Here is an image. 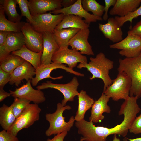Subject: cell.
Returning <instances> with one entry per match:
<instances>
[{
    "instance_id": "40",
    "label": "cell",
    "mask_w": 141,
    "mask_h": 141,
    "mask_svg": "<svg viewBox=\"0 0 141 141\" xmlns=\"http://www.w3.org/2000/svg\"><path fill=\"white\" fill-rule=\"evenodd\" d=\"M67 134V132H64L54 135L52 139L48 138L46 141H64V139Z\"/></svg>"
},
{
    "instance_id": "22",
    "label": "cell",
    "mask_w": 141,
    "mask_h": 141,
    "mask_svg": "<svg viewBox=\"0 0 141 141\" xmlns=\"http://www.w3.org/2000/svg\"><path fill=\"white\" fill-rule=\"evenodd\" d=\"M141 0H117L109 12L110 15L124 17L134 12L140 5Z\"/></svg>"
},
{
    "instance_id": "43",
    "label": "cell",
    "mask_w": 141,
    "mask_h": 141,
    "mask_svg": "<svg viewBox=\"0 0 141 141\" xmlns=\"http://www.w3.org/2000/svg\"><path fill=\"white\" fill-rule=\"evenodd\" d=\"M11 96L10 93L5 91L3 89H0V102H1L8 97Z\"/></svg>"
},
{
    "instance_id": "21",
    "label": "cell",
    "mask_w": 141,
    "mask_h": 141,
    "mask_svg": "<svg viewBox=\"0 0 141 141\" xmlns=\"http://www.w3.org/2000/svg\"><path fill=\"white\" fill-rule=\"evenodd\" d=\"M42 38L43 49L41 59V64H50L52 62L54 54L59 48L54 38L52 33H43Z\"/></svg>"
},
{
    "instance_id": "17",
    "label": "cell",
    "mask_w": 141,
    "mask_h": 141,
    "mask_svg": "<svg viewBox=\"0 0 141 141\" xmlns=\"http://www.w3.org/2000/svg\"><path fill=\"white\" fill-rule=\"evenodd\" d=\"M62 0H29L28 6L32 16L61 8Z\"/></svg>"
},
{
    "instance_id": "11",
    "label": "cell",
    "mask_w": 141,
    "mask_h": 141,
    "mask_svg": "<svg viewBox=\"0 0 141 141\" xmlns=\"http://www.w3.org/2000/svg\"><path fill=\"white\" fill-rule=\"evenodd\" d=\"M61 69L66 72L77 76L84 77V74L74 71L63 64L52 62L51 63L46 64H41L35 70V77L31 80V83L33 86H36L38 83L42 80L50 78L52 79H60L63 77L62 76L57 77H52L50 75L51 72L54 69Z\"/></svg>"
},
{
    "instance_id": "23",
    "label": "cell",
    "mask_w": 141,
    "mask_h": 141,
    "mask_svg": "<svg viewBox=\"0 0 141 141\" xmlns=\"http://www.w3.org/2000/svg\"><path fill=\"white\" fill-rule=\"evenodd\" d=\"M78 96V109L74 117L76 121H80L84 119L85 113L92 107L95 102L94 99L84 90H81Z\"/></svg>"
},
{
    "instance_id": "20",
    "label": "cell",
    "mask_w": 141,
    "mask_h": 141,
    "mask_svg": "<svg viewBox=\"0 0 141 141\" xmlns=\"http://www.w3.org/2000/svg\"><path fill=\"white\" fill-rule=\"evenodd\" d=\"M110 98L103 92L99 98L95 101L91 107V115L89 118V121L95 123L100 122L104 118L103 113H110V107L107 105Z\"/></svg>"
},
{
    "instance_id": "27",
    "label": "cell",
    "mask_w": 141,
    "mask_h": 141,
    "mask_svg": "<svg viewBox=\"0 0 141 141\" xmlns=\"http://www.w3.org/2000/svg\"><path fill=\"white\" fill-rule=\"evenodd\" d=\"M10 106L4 104L0 108V124L3 130L7 131L15 123L16 119Z\"/></svg>"
},
{
    "instance_id": "9",
    "label": "cell",
    "mask_w": 141,
    "mask_h": 141,
    "mask_svg": "<svg viewBox=\"0 0 141 141\" xmlns=\"http://www.w3.org/2000/svg\"><path fill=\"white\" fill-rule=\"evenodd\" d=\"M52 61L53 63L66 64L69 68L72 69L79 62L88 63L86 56L78 51L69 49L68 47L59 48L54 54Z\"/></svg>"
},
{
    "instance_id": "16",
    "label": "cell",
    "mask_w": 141,
    "mask_h": 141,
    "mask_svg": "<svg viewBox=\"0 0 141 141\" xmlns=\"http://www.w3.org/2000/svg\"><path fill=\"white\" fill-rule=\"evenodd\" d=\"M25 45L24 36L21 31L9 32L4 45L0 48V62L10 52L20 50Z\"/></svg>"
},
{
    "instance_id": "44",
    "label": "cell",
    "mask_w": 141,
    "mask_h": 141,
    "mask_svg": "<svg viewBox=\"0 0 141 141\" xmlns=\"http://www.w3.org/2000/svg\"><path fill=\"white\" fill-rule=\"evenodd\" d=\"M123 141H141V137L133 139L125 138L123 139Z\"/></svg>"
},
{
    "instance_id": "39",
    "label": "cell",
    "mask_w": 141,
    "mask_h": 141,
    "mask_svg": "<svg viewBox=\"0 0 141 141\" xmlns=\"http://www.w3.org/2000/svg\"><path fill=\"white\" fill-rule=\"evenodd\" d=\"M127 34H134L141 38V19L128 31Z\"/></svg>"
},
{
    "instance_id": "2",
    "label": "cell",
    "mask_w": 141,
    "mask_h": 141,
    "mask_svg": "<svg viewBox=\"0 0 141 141\" xmlns=\"http://www.w3.org/2000/svg\"><path fill=\"white\" fill-rule=\"evenodd\" d=\"M88 63H80L77 67L81 69L86 68L92 75L91 80L96 78L102 79L104 83L103 91L112 83V80L109 75V71L113 68L114 62L106 57L102 52L98 54L94 57H91Z\"/></svg>"
},
{
    "instance_id": "29",
    "label": "cell",
    "mask_w": 141,
    "mask_h": 141,
    "mask_svg": "<svg viewBox=\"0 0 141 141\" xmlns=\"http://www.w3.org/2000/svg\"><path fill=\"white\" fill-rule=\"evenodd\" d=\"M25 61L19 56L11 54L0 62V68L11 74L14 69L22 64Z\"/></svg>"
},
{
    "instance_id": "18",
    "label": "cell",
    "mask_w": 141,
    "mask_h": 141,
    "mask_svg": "<svg viewBox=\"0 0 141 141\" xmlns=\"http://www.w3.org/2000/svg\"><path fill=\"white\" fill-rule=\"evenodd\" d=\"M36 69L28 62L25 61L21 65L16 68L11 73L9 84H14L17 87L24 79L27 81L31 80L35 75Z\"/></svg>"
},
{
    "instance_id": "28",
    "label": "cell",
    "mask_w": 141,
    "mask_h": 141,
    "mask_svg": "<svg viewBox=\"0 0 141 141\" xmlns=\"http://www.w3.org/2000/svg\"><path fill=\"white\" fill-rule=\"evenodd\" d=\"M4 9L0 5V31L18 32L21 31L22 27L25 22H12L7 19Z\"/></svg>"
},
{
    "instance_id": "14",
    "label": "cell",
    "mask_w": 141,
    "mask_h": 141,
    "mask_svg": "<svg viewBox=\"0 0 141 141\" xmlns=\"http://www.w3.org/2000/svg\"><path fill=\"white\" fill-rule=\"evenodd\" d=\"M54 15L61 13L64 15L73 14L84 18L85 22L90 24L91 22H96L97 20L102 21V18L95 16L86 11L83 8L81 0H77L73 5L68 7L62 8L51 11Z\"/></svg>"
},
{
    "instance_id": "10",
    "label": "cell",
    "mask_w": 141,
    "mask_h": 141,
    "mask_svg": "<svg viewBox=\"0 0 141 141\" xmlns=\"http://www.w3.org/2000/svg\"><path fill=\"white\" fill-rule=\"evenodd\" d=\"M64 16L62 13L53 15L51 11L36 15L32 16L36 24L31 25L36 31L42 34L46 32L52 33Z\"/></svg>"
},
{
    "instance_id": "1",
    "label": "cell",
    "mask_w": 141,
    "mask_h": 141,
    "mask_svg": "<svg viewBox=\"0 0 141 141\" xmlns=\"http://www.w3.org/2000/svg\"><path fill=\"white\" fill-rule=\"evenodd\" d=\"M136 96H129L121 106L119 115L123 114L124 120L120 124L108 128L96 126L92 121H85L81 128V134L85 141H106L107 138L111 134L125 137L141 109L137 103Z\"/></svg>"
},
{
    "instance_id": "15",
    "label": "cell",
    "mask_w": 141,
    "mask_h": 141,
    "mask_svg": "<svg viewBox=\"0 0 141 141\" xmlns=\"http://www.w3.org/2000/svg\"><path fill=\"white\" fill-rule=\"evenodd\" d=\"M90 32L89 28L80 29L70 40L69 46L72 49L79 51L82 54L94 55L92 47L88 41Z\"/></svg>"
},
{
    "instance_id": "13",
    "label": "cell",
    "mask_w": 141,
    "mask_h": 141,
    "mask_svg": "<svg viewBox=\"0 0 141 141\" xmlns=\"http://www.w3.org/2000/svg\"><path fill=\"white\" fill-rule=\"evenodd\" d=\"M21 31L24 36L25 45L28 49L35 52H43L42 34L36 31L28 22H25Z\"/></svg>"
},
{
    "instance_id": "4",
    "label": "cell",
    "mask_w": 141,
    "mask_h": 141,
    "mask_svg": "<svg viewBox=\"0 0 141 141\" xmlns=\"http://www.w3.org/2000/svg\"><path fill=\"white\" fill-rule=\"evenodd\" d=\"M56 111L52 113H47L45 115L46 120L49 122V126L46 130L45 134L47 136L56 135L64 132H68L73 126L75 121L72 116L68 122L65 120L63 113L66 110L71 109L69 105L63 106L60 103L57 104Z\"/></svg>"
},
{
    "instance_id": "19",
    "label": "cell",
    "mask_w": 141,
    "mask_h": 141,
    "mask_svg": "<svg viewBox=\"0 0 141 141\" xmlns=\"http://www.w3.org/2000/svg\"><path fill=\"white\" fill-rule=\"evenodd\" d=\"M99 28L106 38L116 43L123 39V32L114 17H111L104 24H99Z\"/></svg>"
},
{
    "instance_id": "45",
    "label": "cell",
    "mask_w": 141,
    "mask_h": 141,
    "mask_svg": "<svg viewBox=\"0 0 141 141\" xmlns=\"http://www.w3.org/2000/svg\"><path fill=\"white\" fill-rule=\"evenodd\" d=\"M116 135V134L114 135L113 141H120V139L117 138Z\"/></svg>"
},
{
    "instance_id": "3",
    "label": "cell",
    "mask_w": 141,
    "mask_h": 141,
    "mask_svg": "<svg viewBox=\"0 0 141 141\" xmlns=\"http://www.w3.org/2000/svg\"><path fill=\"white\" fill-rule=\"evenodd\" d=\"M118 72H125L131 79L132 84L130 97H141V53L137 57L130 58H120L119 60Z\"/></svg>"
},
{
    "instance_id": "36",
    "label": "cell",
    "mask_w": 141,
    "mask_h": 141,
    "mask_svg": "<svg viewBox=\"0 0 141 141\" xmlns=\"http://www.w3.org/2000/svg\"><path fill=\"white\" fill-rule=\"evenodd\" d=\"M11 74L7 72L0 68V89H3L10 81Z\"/></svg>"
},
{
    "instance_id": "31",
    "label": "cell",
    "mask_w": 141,
    "mask_h": 141,
    "mask_svg": "<svg viewBox=\"0 0 141 141\" xmlns=\"http://www.w3.org/2000/svg\"><path fill=\"white\" fill-rule=\"evenodd\" d=\"M81 4L85 10L87 12H92L96 16L101 17L104 12L105 6L95 0H81Z\"/></svg>"
},
{
    "instance_id": "30",
    "label": "cell",
    "mask_w": 141,
    "mask_h": 141,
    "mask_svg": "<svg viewBox=\"0 0 141 141\" xmlns=\"http://www.w3.org/2000/svg\"><path fill=\"white\" fill-rule=\"evenodd\" d=\"M0 4L3 7L9 20L14 22L21 21L22 16L17 11L16 0H0Z\"/></svg>"
},
{
    "instance_id": "38",
    "label": "cell",
    "mask_w": 141,
    "mask_h": 141,
    "mask_svg": "<svg viewBox=\"0 0 141 141\" xmlns=\"http://www.w3.org/2000/svg\"><path fill=\"white\" fill-rule=\"evenodd\" d=\"M117 0H105V6L104 9V14L103 16V19L106 21L108 19V12L109 9L111 6H114Z\"/></svg>"
},
{
    "instance_id": "7",
    "label": "cell",
    "mask_w": 141,
    "mask_h": 141,
    "mask_svg": "<svg viewBox=\"0 0 141 141\" xmlns=\"http://www.w3.org/2000/svg\"><path fill=\"white\" fill-rule=\"evenodd\" d=\"M121 41L110 45L112 49L121 50L119 54L126 58L137 57L141 53V38L132 34H127Z\"/></svg>"
},
{
    "instance_id": "5",
    "label": "cell",
    "mask_w": 141,
    "mask_h": 141,
    "mask_svg": "<svg viewBox=\"0 0 141 141\" xmlns=\"http://www.w3.org/2000/svg\"><path fill=\"white\" fill-rule=\"evenodd\" d=\"M132 84L130 78L125 72H119L117 77L113 80L112 84L103 93L114 101L125 100L130 96Z\"/></svg>"
},
{
    "instance_id": "6",
    "label": "cell",
    "mask_w": 141,
    "mask_h": 141,
    "mask_svg": "<svg viewBox=\"0 0 141 141\" xmlns=\"http://www.w3.org/2000/svg\"><path fill=\"white\" fill-rule=\"evenodd\" d=\"M41 109L38 104H30L19 117L12 126L7 131L15 136L24 128H28L39 119Z\"/></svg>"
},
{
    "instance_id": "8",
    "label": "cell",
    "mask_w": 141,
    "mask_h": 141,
    "mask_svg": "<svg viewBox=\"0 0 141 141\" xmlns=\"http://www.w3.org/2000/svg\"><path fill=\"white\" fill-rule=\"evenodd\" d=\"M79 85L77 78L74 77L70 81L66 84H55L51 81H47L38 86L36 88L41 90L49 88L58 90L64 96V99L62 101L61 104L64 106L68 101H73L74 97L79 95V93L77 89Z\"/></svg>"
},
{
    "instance_id": "33",
    "label": "cell",
    "mask_w": 141,
    "mask_h": 141,
    "mask_svg": "<svg viewBox=\"0 0 141 141\" xmlns=\"http://www.w3.org/2000/svg\"><path fill=\"white\" fill-rule=\"evenodd\" d=\"M140 16H141V2L139 7L134 12L129 13L124 17H120L116 16L114 18L121 27L126 22L130 21V25L129 29L130 30L132 28V24L133 20Z\"/></svg>"
},
{
    "instance_id": "24",
    "label": "cell",
    "mask_w": 141,
    "mask_h": 141,
    "mask_svg": "<svg viewBox=\"0 0 141 141\" xmlns=\"http://www.w3.org/2000/svg\"><path fill=\"white\" fill-rule=\"evenodd\" d=\"M89 24L86 23L82 18L73 14L64 15L61 22L55 29H61L76 28L83 29L89 28Z\"/></svg>"
},
{
    "instance_id": "26",
    "label": "cell",
    "mask_w": 141,
    "mask_h": 141,
    "mask_svg": "<svg viewBox=\"0 0 141 141\" xmlns=\"http://www.w3.org/2000/svg\"><path fill=\"white\" fill-rule=\"evenodd\" d=\"M42 53L33 51L24 45L20 50L13 52L11 54L18 56L28 62L36 69L41 65Z\"/></svg>"
},
{
    "instance_id": "25",
    "label": "cell",
    "mask_w": 141,
    "mask_h": 141,
    "mask_svg": "<svg viewBox=\"0 0 141 141\" xmlns=\"http://www.w3.org/2000/svg\"><path fill=\"white\" fill-rule=\"evenodd\" d=\"M80 30L72 28L61 29H55L52 33V35L59 48L68 47L69 41Z\"/></svg>"
},
{
    "instance_id": "34",
    "label": "cell",
    "mask_w": 141,
    "mask_h": 141,
    "mask_svg": "<svg viewBox=\"0 0 141 141\" xmlns=\"http://www.w3.org/2000/svg\"><path fill=\"white\" fill-rule=\"evenodd\" d=\"M16 0L21 11V15L25 17L28 22L31 25L35 24L36 22L33 19L30 13L28 6V1L27 0Z\"/></svg>"
},
{
    "instance_id": "32",
    "label": "cell",
    "mask_w": 141,
    "mask_h": 141,
    "mask_svg": "<svg viewBox=\"0 0 141 141\" xmlns=\"http://www.w3.org/2000/svg\"><path fill=\"white\" fill-rule=\"evenodd\" d=\"M31 101L19 98H14L10 105L15 117L17 118L25 110L30 104Z\"/></svg>"
},
{
    "instance_id": "35",
    "label": "cell",
    "mask_w": 141,
    "mask_h": 141,
    "mask_svg": "<svg viewBox=\"0 0 141 141\" xmlns=\"http://www.w3.org/2000/svg\"><path fill=\"white\" fill-rule=\"evenodd\" d=\"M129 131L135 134L141 133V113L135 118Z\"/></svg>"
},
{
    "instance_id": "42",
    "label": "cell",
    "mask_w": 141,
    "mask_h": 141,
    "mask_svg": "<svg viewBox=\"0 0 141 141\" xmlns=\"http://www.w3.org/2000/svg\"><path fill=\"white\" fill-rule=\"evenodd\" d=\"M75 0H62L61 5L63 8L69 7L73 5L76 2Z\"/></svg>"
},
{
    "instance_id": "41",
    "label": "cell",
    "mask_w": 141,
    "mask_h": 141,
    "mask_svg": "<svg viewBox=\"0 0 141 141\" xmlns=\"http://www.w3.org/2000/svg\"><path fill=\"white\" fill-rule=\"evenodd\" d=\"M9 32L0 31V48H2L6 42Z\"/></svg>"
},
{
    "instance_id": "37",
    "label": "cell",
    "mask_w": 141,
    "mask_h": 141,
    "mask_svg": "<svg viewBox=\"0 0 141 141\" xmlns=\"http://www.w3.org/2000/svg\"><path fill=\"white\" fill-rule=\"evenodd\" d=\"M0 141H19V140L16 136L3 130L0 132Z\"/></svg>"
},
{
    "instance_id": "12",
    "label": "cell",
    "mask_w": 141,
    "mask_h": 141,
    "mask_svg": "<svg viewBox=\"0 0 141 141\" xmlns=\"http://www.w3.org/2000/svg\"><path fill=\"white\" fill-rule=\"evenodd\" d=\"M31 80H29L25 84L16 88L15 91L9 90L11 96L14 98L24 99L38 104L44 102L46 98L43 92L41 90L33 88L31 85Z\"/></svg>"
}]
</instances>
